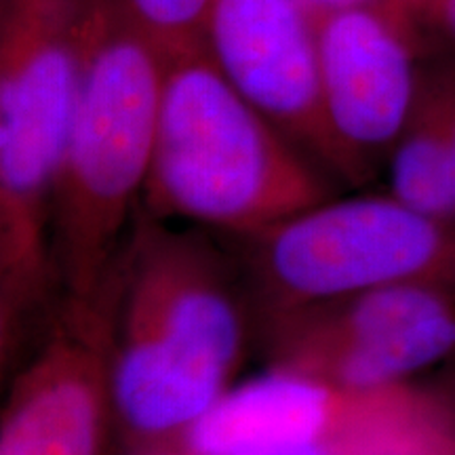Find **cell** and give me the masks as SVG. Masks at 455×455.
Wrapping results in <instances>:
<instances>
[{"label":"cell","mask_w":455,"mask_h":455,"mask_svg":"<svg viewBox=\"0 0 455 455\" xmlns=\"http://www.w3.org/2000/svg\"><path fill=\"white\" fill-rule=\"evenodd\" d=\"M104 291L112 430L129 455L181 447L258 346L241 264L215 232L138 209Z\"/></svg>","instance_id":"6da1fadb"},{"label":"cell","mask_w":455,"mask_h":455,"mask_svg":"<svg viewBox=\"0 0 455 455\" xmlns=\"http://www.w3.org/2000/svg\"><path fill=\"white\" fill-rule=\"evenodd\" d=\"M339 190L325 169L232 87L203 43L164 53L141 212L221 236H244Z\"/></svg>","instance_id":"7a4b0ae2"},{"label":"cell","mask_w":455,"mask_h":455,"mask_svg":"<svg viewBox=\"0 0 455 455\" xmlns=\"http://www.w3.org/2000/svg\"><path fill=\"white\" fill-rule=\"evenodd\" d=\"M164 76V51L124 0H93L87 51L55 196L61 301L104 291L141 204Z\"/></svg>","instance_id":"3957f363"},{"label":"cell","mask_w":455,"mask_h":455,"mask_svg":"<svg viewBox=\"0 0 455 455\" xmlns=\"http://www.w3.org/2000/svg\"><path fill=\"white\" fill-rule=\"evenodd\" d=\"M221 238L241 264L255 312L395 284L455 291V218L415 209L388 190L338 195L266 230Z\"/></svg>","instance_id":"277c9868"},{"label":"cell","mask_w":455,"mask_h":455,"mask_svg":"<svg viewBox=\"0 0 455 455\" xmlns=\"http://www.w3.org/2000/svg\"><path fill=\"white\" fill-rule=\"evenodd\" d=\"M255 318L266 365L341 388L415 384L455 363V291L432 284L367 289Z\"/></svg>","instance_id":"5b68a950"},{"label":"cell","mask_w":455,"mask_h":455,"mask_svg":"<svg viewBox=\"0 0 455 455\" xmlns=\"http://www.w3.org/2000/svg\"><path fill=\"white\" fill-rule=\"evenodd\" d=\"M430 26L395 7L318 13L323 100L350 190L386 173L419 89Z\"/></svg>","instance_id":"8992f818"},{"label":"cell","mask_w":455,"mask_h":455,"mask_svg":"<svg viewBox=\"0 0 455 455\" xmlns=\"http://www.w3.org/2000/svg\"><path fill=\"white\" fill-rule=\"evenodd\" d=\"M93 0H0V171L57 180L81 89Z\"/></svg>","instance_id":"52a82bcc"},{"label":"cell","mask_w":455,"mask_h":455,"mask_svg":"<svg viewBox=\"0 0 455 455\" xmlns=\"http://www.w3.org/2000/svg\"><path fill=\"white\" fill-rule=\"evenodd\" d=\"M203 47L249 104L346 188L323 100L316 11L301 0H213Z\"/></svg>","instance_id":"ba28073f"},{"label":"cell","mask_w":455,"mask_h":455,"mask_svg":"<svg viewBox=\"0 0 455 455\" xmlns=\"http://www.w3.org/2000/svg\"><path fill=\"white\" fill-rule=\"evenodd\" d=\"M112 430L108 301H61L11 373L0 455H104Z\"/></svg>","instance_id":"9c48e42d"},{"label":"cell","mask_w":455,"mask_h":455,"mask_svg":"<svg viewBox=\"0 0 455 455\" xmlns=\"http://www.w3.org/2000/svg\"><path fill=\"white\" fill-rule=\"evenodd\" d=\"M375 395L268 367L259 378L232 386L181 447L203 455H253L316 441L355 424Z\"/></svg>","instance_id":"30bf717a"},{"label":"cell","mask_w":455,"mask_h":455,"mask_svg":"<svg viewBox=\"0 0 455 455\" xmlns=\"http://www.w3.org/2000/svg\"><path fill=\"white\" fill-rule=\"evenodd\" d=\"M384 175L398 201L455 218V44L432 28L418 98Z\"/></svg>","instance_id":"8fae6325"},{"label":"cell","mask_w":455,"mask_h":455,"mask_svg":"<svg viewBox=\"0 0 455 455\" xmlns=\"http://www.w3.org/2000/svg\"><path fill=\"white\" fill-rule=\"evenodd\" d=\"M164 53L196 47L213 0H124Z\"/></svg>","instance_id":"7c38bea8"},{"label":"cell","mask_w":455,"mask_h":455,"mask_svg":"<svg viewBox=\"0 0 455 455\" xmlns=\"http://www.w3.org/2000/svg\"><path fill=\"white\" fill-rule=\"evenodd\" d=\"M301 3L308 4V7L312 11H316V13H325V11H335V9H348V7H367V4H373V7H395L403 11H411V13L424 17L426 3H428V0H301Z\"/></svg>","instance_id":"4fadbf2b"},{"label":"cell","mask_w":455,"mask_h":455,"mask_svg":"<svg viewBox=\"0 0 455 455\" xmlns=\"http://www.w3.org/2000/svg\"><path fill=\"white\" fill-rule=\"evenodd\" d=\"M422 384L435 396V401L439 403V407L455 426V363L449 367H443L441 371L428 375V378H424Z\"/></svg>","instance_id":"5bb4252c"},{"label":"cell","mask_w":455,"mask_h":455,"mask_svg":"<svg viewBox=\"0 0 455 455\" xmlns=\"http://www.w3.org/2000/svg\"><path fill=\"white\" fill-rule=\"evenodd\" d=\"M424 20L432 30L455 44V0H428Z\"/></svg>","instance_id":"9a60e30c"},{"label":"cell","mask_w":455,"mask_h":455,"mask_svg":"<svg viewBox=\"0 0 455 455\" xmlns=\"http://www.w3.org/2000/svg\"><path fill=\"white\" fill-rule=\"evenodd\" d=\"M150 455H203L196 451H190L186 447H175V449H167V451H158V453H150Z\"/></svg>","instance_id":"2e32d148"}]
</instances>
